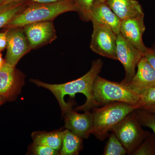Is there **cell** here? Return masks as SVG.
Returning <instances> with one entry per match:
<instances>
[{"label": "cell", "instance_id": "cell-1", "mask_svg": "<svg viewBox=\"0 0 155 155\" xmlns=\"http://www.w3.org/2000/svg\"><path fill=\"white\" fill-rule=\"evenodd\" d=\"M103 66L102 61L100 59H97L92 62L91 68L85 75L76 80L61 84H50L38 79H31L30 81L38 86L47 89L52 93L58 100L63 115L72 110V104L64 100V97L67 95L72 97L77 93L84 95L86 97V102L78 107L75 110L90 111L97 107L94 95L93 85L95 79L101 72Z\"/></svg>", "mask_w": 155, "mask_h": 155}, {"label": "cell", "instance_id": "cell-2", "mask_svg": "<svg viewBox=\"0 0 155 155\" xmlns=\"http://www.w3.org/2000/svg\"><path fill=\"white\" fill-rule=\"evenodd\" d=\"M71 11H77L74 0L48 3L31 1L27 7L4 28L5 30L14 27H23L35 22L53 21L61 14Z\"/></svg>", "mask_w": 155, "mask_h": 155}, {"label": "cell", "instance_id": "cell-3", "mask_svg": "<svg viewBox=\"0 0 155 155\" xmlns=\"http://www.w3.org/2000/svg\"><path fill=\"white\" fill-rule=\"evenodd\" d=\"M139 109L137 105L120 102L109 103L94 108L92 114L94 127L92 134L100 140H104L109 132L128 114Z\"/></svg>", "mask_w": 155, "mask_h": 155}, {"label": "cell", "instance_id": "cell-4", "mask_svg": "<svg viewBox=\"0 0 155 155\" xmlns=\"http://www.w3.org/2000/svg\"><path fill=\"white\" fill-rule=\"evenodd\" d=\"M93 92L97 107L114 102L137 106L140 97L127 85L107 80L99 75L94 80Z\"/></svg>", "mask_w": 155, "mask_h": 155}, {"label": "cell", "instance_id": "cell-5", "mask_svg": "<svg viewBox=\"0 0 155 155\" xmlns=\"http://www.w3.org/2000/svg\"><path fill=\"white\" fill-rule=\"evenodd\" d=\"M127 150L132 155L146 138L147 133L143 130L136 111L128 114L111 130Z\"/></svg>", "mask_w": 155, "mask_h": 155}, {"label": "cell", "instance_id": "cell-6", "mask_svg": "<svg viewBox=\"0 0 155 155\" xmlns=\"http://www.w3.org/2000/svg\"><path fill=\"white\" fill-rule=\"evenodd\" d=\"M93 30L90 48L98 54L114 60H118L116 55L117 34L109 26L91 21Z\"/></svg>", "mask_w": 155, "mask_h": 155}, {"label": "cell", "instance_id": "cell-7", "mask_svg": "<svg viewBox=\"0 0 155 155\" xmlns=\"http://www.w3.org/2000/svg\"><path fill=\"white\" fill-rule=\"evenodd\" d=\"M116 55L125 70V78L121 82L127 85L135 74L136 68L143 55L120 33L116 37Z\"/></svg>", "mask_w": 155, "mask_h": 155}, {"label": "cell", "instance_id": "cell-8", "mask_svg": "<svg viewBox=\"0 0 155 155\" xmlns=\"http://www.w3.org/2000/svg\"><path fill=\"white\" fill-rule=\"evenodd\" d=\"M5 30L7 45L5 63L15 67L21 58L31 49L23 27H14Z\"/></svg>", "mask_w": 155, "mask_h": 155}, {"label": "cell", "instance_id": "cell-9", "mask_svg": "<svg viewBox=\"0 0 155 155\" xmlns=\"http://www.w3.org/2000/svg\"><path fill=\"white\" fill-rule=\"evenodd\" d=\"M22 27L31 50L51 43L57 38L53 21L35 22Z\"/></svg>", "mask_w": 155, "mask_h": 155}, {"label": "cell", "instance_id": "cell-10", "mask_svg": "<svg viewBox=\"0 0 155 155\" xmlns=\"http://www.w3.org/2000/svg\"><path fill=\"white\" fill-rule=\"evenodd\" d=\"M144 14L129 17L121 21L120 33L126 40L142 54L147 48L143 41V35L145 31Z\"/></svg>", "mask_w": 155, "mask_h": 155}, {"label": "cell", "instance_id": "cell-11", "mask_svg": "<svg viewBox=\"0 0 155 155\" xmlns=\"http://www.w3.org/2000/svg\"><path fill=\"white\" fill-rule=\"evenodd\" d=\"M25 76L22 72L5 63L0 69V96L11 98L20 91Z\"/></svg>", "mask_w": 155, "mask_h": 155}, {"label": "cell", "instance_id": "cell-12", "mask_svg": "<svg viewBox=\"0 0 155 155\" xmlns=\"http://www.w3.org/2000/svg\"><path fill=\"white\" fill-rule=\"evenodd\" d=\"M137 67V71L126 85L140 96L155 86V71L143 56Z\"/></svg>", "mask_w": 155, "mask_h": 155}, {"label": "cell", "instance_id": "cell-13", "mask_svg": "<svg viewBox=\"0 0 155 155\" xmlns=\"http://www.w3.org/2000/svg\"><path fill=\"white\" fill-rule=\"evenodd\" d=\"M65 127L82 139L88 138L92 134L94 118L90 111L83 114L70 110L65 114Z\"/></svg>", "mask_w": 155, "mask_h": 155}, {"label": "cell", "instance_id": "cell-14", "mask_svg": "<svg viewBox=\"0 0 155 155\" xmlns=\"http://www.w3.org/2000/svg\"><path fill=\"white\" fill-rule=\"evenodd\" d=\"M90 21L109 26L116 34L120 33L121 19L113 12L106 2L95 0L92 7Z\"/></svg>", "mask_w": 155, "mask_h": 155}, {"label": "cell", "instance_id": "cell-15", "mask_svg": "<svg viewBox=\"0 0 155 155\" xmlns=\"http://www.w3.org/2000/svg\"><path fill=\"white\" fill-rule=\"evenodd\" d=\"M106 3L121 20L144 14L136 0H107Z\"/></svg>", "mask_w": 155, "mask_h": 155}, {"label": "cell", "instance_id": "cell-16", "mask_svg": "<svg viewBox=\"0 0 155 155\" xmlns=\"http://www.w3.org/2000/svg\"><path fill=\"white\" fill-rule=\"evenodd\" d=\"M63 132L64 130L50 132L38 131L34 132L31 137L33 143L50 147L60 153L63 143Z\"/></svg>", "mask_w": 155, "mask_h": 155}, {"label": "cell", "instance_id": "cell-17", "mask_svg": "<svg viewBox=\"0 0 155 155\" xmlns=\"http://www.w3.org/2000/svg\"><path fill=\"white\" fill-rule=\"evenodd\" d=\"M30 1L0 4V28H4L14 17L27 7Z\"/></svg>", "mask_w": 155, "mask_h": 155}, {"label": "cell", "instance_id": "cell-18", "mask_svg": "<svg viewBox=\"0 0 155 155\" xmlns=\"http://www.w3.org/2000/svg\"><path fill=\"white\" fill-rule=\"evenodd\" d=\"M83 139L66 129L63 132L61 155H77L83 148Z\"/></svg>", "mask_w": 155, "mask_h": 155}, {"label": "cell", "instance_id": "cell-19", "mask_svg": "<svg viewBox=\"0 0 155 155\" xmlns=\"http://www.w3.org/2000/svg\"><path fill=\"white\" fill-rule=\"evenodd\" d=\"M127 154V151L125 147L116 136L112 132L104 149L103 155H125Z\"/></svg>", "mask_w": 155, "mask_h": 155}, {"label": "cell", "instance_id": "cell-20", "mask_svg": "<svg viewBox=\"0 0 155 155\" xmlns=\"http://www.w3.org/2000/svg\"><path fill=\"white\" fill-rule=\"evenodd\" d=\"M95 0H74L78 14L84 22L90 21L91 11Z\"/></svg>", "mask_w": 155, "mask_h": 155}, {"label": "cell", "instance_id": "cell-21", "mask_svg": "<svg viewBox=\"0 0 155 155\" xmlns=\"http://www.w3.org/2000/svg\"><path fill=\"white\" fill-rule=\"evenodd\" d=\"M137 116L142 126L150 128L155 136V114L148 113L140 110H136Z\"/></svg>", "mask_w": 155, "mask_h": 155}, {"label": "cell", "instance_id": "cell-22", "mask_svg": "<svg viewBox=\"0 0 155 155\" xmlns=\"http://www.w3.org/2000/svg\"><path fill=\"white\" fill-rule=\"evenodd\" d=\"M132 155H155V140L146 137Z\"/></svg>", "mask_w": 155, "mask_h": 155}, {"label": "cell", "instance_id": "cell-23", "mask_svg": "<svg viewBox=\"0 0 155 155\" xmlns=\"http://www.w3.org/2000/svg\"><path fill=\"white\" fill-rule=\"evenodd\" d=\"M31 150L33 154L37 155H60V151L50 147L33 143L31 146Z\"/></svg>", "mask_w": 155, "mask_h": 155}, {"label": "cell", "instance_id": "cell-24", "mask_svg": "<svg viewBox=\"0 0 155 155\" xmlns=\"http://www.w3.org/2000/svg\"><path fill=\"white\" fill-rule=\"evenodd\" d=\"M155 102V86L141 95L137 104L139 109L142 106Z\"/></svg>", "mask_w": 155, "mask_h": 155}, {"label": "cell", "instance_id": "cell-25", "mask_svg": "<svg viewBox=\"0 0 155 155\" xmlns=\"http://www.w3.org/2000/svg\"><path fill=\"white\" fill-rule=\"evenodd\" d=\"M153 69L155 71V50L154 49L148 48L143 54Z\"/></svg>", "mask_w": 155, "mask_h": 155}, {"label": "cell", "instance_id": "cell-26", "mask_svg": "<svg viewBox=\"0 0 155 155\" xmlns=\"http://www.w3.org/2000/svg\"><path fill=\"white\" fill-rule=\"evenodd\" d=\"M7 31L0 32V51H4L7 45Z\"/></svg>", "mask_w": 155, "mask_h": 155}, {"label": "cell", "instance_id": "cell-27", "mask_svg": "<svg viewBox=\"0 0 155 155\" xmlns=\"http://www.w3.org/2000/svg\"><path fill=\"white\" fill-rule=\"evenodd\" d=\"M30 1L35 2L48 3L52 2H58V1H64V0H0V4H6L13 2H20V1Z\"/></svg>", "mask_w": 155, "mask_h": 155}, {"label": "cell", "instance_id": "cell-28", "mask_svg": "<svg viewBox=\"0 0 155 155\" xmlns=\"http://www.w3.org/2000/svg\"><path fill=\"white\" fill-rule=\"evenodd\" d=\"M139 109H140L148 113L155 114V102L142 106Z\"/></svg>", "mask_w": 155, "mask_h": 155}, {"label": "cell", "instance_id": "cell-29", "mask_svg": "<svg viewBox=\"0 0 155 155\" xmlns=\"http://www.w3.org/2000/svg\"><path fill=\"white\" fill-rule=\"evenodd\" d=\"M5 63V60L3 59L2 53H1V51H0V69L2 68Z\"/></svg>", "mask_w": 155, "mask_h": 155}, {"label": "cell", "instance_id": "cell-30", "mask_svg": "<svg viewBox=\"0 0 155 155\" xmlns=\"http://www.w3.org/2000/svg\"><path fill=\"white\" fill-rule=\"evenodd\" d=\"M5 99L3 97L1 96H0V105H1L2 104L3 102H4V101H5Z\"/></svg>", "mask_w": 155, "mask_h": 155}, {"label": "cell", "instance_id": "cell-31", "mask_svg": "<svg viewBox=\"0 0 155 155\" xmlns=\"http://www.w3.org/2000/svg\"><path fill=\"white\" fill-rule=\"evenodd\" d=\"M99 1H101V2H106L107 0H99Z\"/></svg>", "mask_w": 155, "mask_h": 155}, {"label": "cell", "instance_id": "cell-32", "mask_svg": "<svg viewBox=\"0 0 155 155\" xmlns=\"http://www.w3.org/2000/svg\"><path fill=\"white\" fill-rule=\"evenodd\" d=\"M154 49L155 50V44L154 45Z\"/></svg>", "mask_w": 155, "mask_h": 155}]
</instances>
